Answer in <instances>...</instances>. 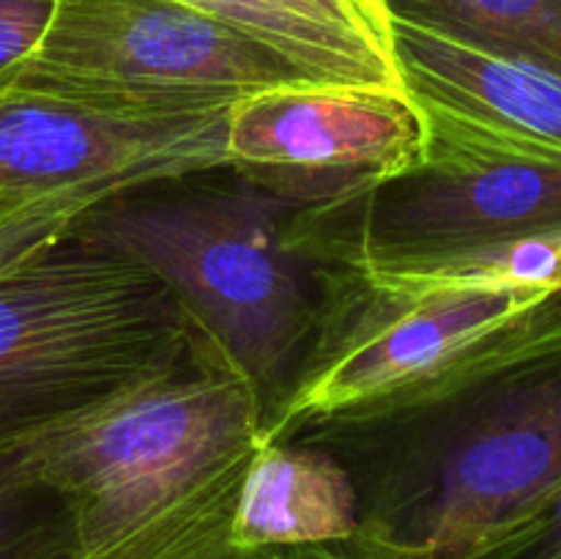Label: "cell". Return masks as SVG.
Listing matches in <instances>:
<instances>
[{"mask_svg":"<svg viewBox=\"0 0 561 559\" xmlns=\"http://www.w3.org/2000/svg\"><path fill=\"white\" fill-rule=\"evenodd\" d=\"M263 422L250 384L195 332L175 365L0 442V475L64 502L80 559L168 513Z\"/></svg>","mask_w":561,"mask_h":559,"instance_id":"6da1fadb","label":"cell"},{"mask_svg":"<svg viewBox=\"0 0 561 559\" xmlns=\"http://www.w3.org/2000/svg\"><path fill=\"white\" fill-rule=\"evenodd\" d=\"M551 285L524 266L449 274L351 266L348 305L337 307L261 438L285 442L310 425L455 403L482 381L513 318Z\"/></svg>","mask_w":561,"mask_h":559,"instance_id":"7a4b0ae2","label":"cell"},{"mask_svg":"<svg viewBox=\"0 0 561 559\" xmlns=\"http://www.w3.org/2000/svg\"><path fill=\"white\" fill-rule=\"evenodd\" d=\"M442 458L362 507L387 559H466L561 482V283L515 316L491 367L455 400Z\"/></svg>","mask_w":561,"mask_h":559,"instance_id":"3957f363","label":"cell"},{"mask_svg":"<svg viewBox=\"0 0 561 559\" xmlns=\"http://www.w3.org/2000/svg\"><path fill=\"white\" fill-rule=\"evenodd\" d=\"M192 345L195 327L162 280L69 228L0 274V442Z\"/></svg>","mask_w":561,"mask_h":559,"instance_id":"277c9868","label":"cell"},{"mask_svg":"<svg viewBox=\"0 0 561 559\" xmlns=\"http://www.w3.org/2000/svg\"><path fill=\"white\" fill-rule=\"evenodd\" d=\"M279 214L283 197L257 186L175 201L118 195L71 230L162 280L195 332L268 409L316 321Z\"/></svg>","mask_w":561,"mask_h":559,"instance_id":"5b68a950","label":"cell"},{"mask_svg":"<svg viewBox=\"0 0 561 559\" xmlns=\"http://www.w3.org/2000/svg\"><path fill=\"white\" fill-rule=\"evenodd\" d=\"M305 80L266 44L179 0H55L36 49L0 85L230 107L247 93Z\"/></svg>","mask_w":561,"mask_h":559,"instance_id":"8992f818","label":"cell"},{"mask_svg":"<svg viewBox=\"0 0 561 559\" xmlns=\"http://www.w3.org/2000/svg\"><path fill=\"white\" fill-rule=\"evenodd\" d=\"M228 107H159L0 85V217L77 190L126 195L228 168Z\"/></svg>","mask_w":561,"mask_h":559,"instance_id":"52a82bcc","label":"cell"},{"mask_svg":"<svg viewBox=\"0 0 561 559\" xmlns=\"http://www.w3.org/2000/svg\"><path fill=\"white\" fill-rule=\"evenodd\" d=\"M425 124L405 93L290 82L228 107V164L277 197L370 195L425 162Z\"/></svg>","mask_w":561,"mask_h":559,"instance_id":"ba28073f","label":"cell"},{"mask_svg":"<svg viewBox=\"0 0 561 559\" xmlns=\"http://www.w3.org/2000/svg\"><path fill=\"white\" fill-rule=\"evenodd\" d=\"M561 247V157L469 153L425 159L370 192L351 263L414 266Z\"/></svg>","mask_w":561,"mask_h":559,"instance_id":"9c48e42d","label":"cell"},{"mask_svg":"<svg viewBox=\"0 0 561 559\" xmlns=\"http://www.w3.org/2000/svg\"><path fill=\"white\" fill-rule=\"evenodd\" d=\"M389 22L403 91L425 124V159L561 157L559 77L411 22Z\"/></svg>","mask_w":561,"mask_h":559,"instance_id":"30bf717a","label":"cell"},{"mask_svg":"<svg viewBox=\"0 0 561 559\" xmlns=\"http://www.w3.org/2000/svg\"><path fill=\"white\" fill-rule=\"evenodd\" d=\"M236 31L323 85L403 91L383 0H179Z\"/></svg>","mask_w":561,"mask_h":559,"instance_id":"8fae6325","label":"cell"},{"mask_svg":"<svg viewBox=\"0 0 561 559\" xmlns=\"http://www.w3.org/2000/svg\"><path fill=\"white\" fill-rule=\"evenodd\" d=\"M359 524V493L337 460L288 442L255 444L230 518L239 551L351 540Z\"/></svg>","mask_w":561,"mask_h":559,"instance_id":"7c38bea8","label":"cell"},{"mask_svg":"<svg viewBox=\"0 0 561 559\" xmlns=\"http://www.w3.org/2000/svg\"><path fill=\"white\" fill-rule=\"evenodd\" d=\"M392 20L520 60L561 80V0H383Z\"/></svg>","mask_w":561,"mask_h":559,"instance_id":"4fadbf2b","label":"cell"},{"mask_svg":"<svg viewBox=\"0 0 561 559\" xmlns=\"http://www.w3.org/2000/svg\"><path fill=\"white\" fill-rule=\"evenodd\" d=\"M0 559H75L64 502L0 475Z\"/></svg>","mask_w":561,"mask_h":559,"instance_id":"5bb4252c","label":"cell"},{"mask_svg":"<svg viewBox=\"0 0 561 559\" xmlns=\"http://www.w3.org/2000/svg\"><path fill=\"white\" fill-rule=\"evenodd\" d=\"M118 197L110 190H77L44 197L33 206L0 217V274L31 258L42 247L58 241L77 219L99 203Z\"/></svg>","mask_w":561,"mask_h":559,"instance_id":"9a60e30c","label":"cell"},{"mask_svg":"<svg viewBox=\"0 0 561 559\" xmlns=\"http://www.w3.org/2000/svg\"><path fill=\"white\" fill-rule=\"evenodd\" d=\"M466 559H561V482L524 518Z\"/></svg>","mask_w":561,"mask_h":559,"instance_id":"2e32d148","label":"cell"},{"mask_svg":"<svg viewBox=\"0 0 561 559\" xmlns=\"http://www.w3.org/2000/svg\"><path fill=\"white\" fill-rule=\"evenodd\" d=\"M55 0H0V82L36 49Z\"/></svg>","mask_w":561,"mask_h":559,"instance_id":"e0dca14e","label":"cell"},{"mask_svg":"<svg viewBox=\"0 0 561 559\" xmlns=\"http://www.w3.org/2000/svg\"><path fill=\"white\" fill-rule=\"evenodd\" d=\"M255 559H387L381 551L367 546L362 537L337 543H310V546H288L255 551Z\"/></svg>","mask_w":561,"mask_h":559,"instance_id":"ac0fdd59","label":"cell"},{"mask_svg":"<svg viewBox=\"0 0 561 559\" xmlns=\"http://www.w3.org/2000/svg\"><path fill=\"white\" fill-rule=\"evenodd\" d=\"M553 283H561V247L557 250V266H553Z\"/></svg>","mask_w":561,"mask_h":559,"instance_id":"d6986e66","label":"cell"}]
</instances>
